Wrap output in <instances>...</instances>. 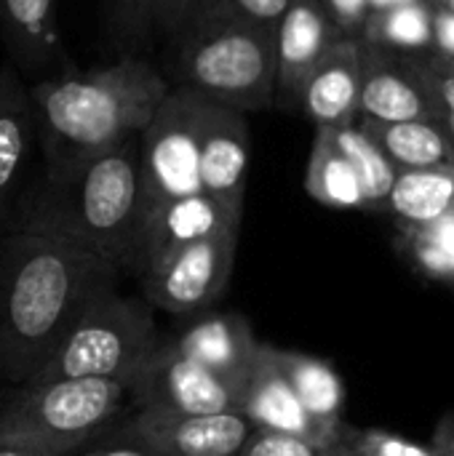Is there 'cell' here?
Here are the masks:
<instances>
[{
    "label": "cell",
    "instance_id": "cell-40",
    "mask_svg": "<svg viewBox=\"0 0 454 456\" xmlns=\"http://www.w3.org/2000/svg\"><path fill=\"white\" fill-rule=\"evenodd\" d=\"M431 5H439V8H444V11L454 13V0H431Z\"/></svg>",
    "mask_w": 454,
    "mask_h": 456
},
{
    "label": "cell",
    "instance_id": "cell-20",
    "mask_svg": "<svg viewBox=\"0 0 454 456\" xmlns=\"http://www.w3.org/2000/svg\"><path fill=\"white\" fill-rule=\"evenodd\" d=\"M356 123L383 150V155L391 160L396 171L454 166V147L439 118L404 120V123H380L369 118H356Z\"/></svg>",
    "mask_w": 454,
    "mask_h": 456
},
{
    "label": "cell",
    "instance_id": "cell-23",
    "mask_svg": "<svg viewBox=\"0 0 454 456\" xmlns=\"http://www.w3.org/2000/svg\"><path fill=\"white\" fill-rule=\"evenodd\" d=\"M361 43L380 48V51L404 53V56L431 53L433 51L431 0H417V3L369 13L361 27Z\"/></svg>",
    "mask_w": 454,
    "mask_h": 456
},
{
    "label": "cell",
    "instance_id": "cell-1",
    "mask_svg": "<svg viewBox=\"0 0 454 456\" xmlns=\"http://www.w3.org/2000/svg\"><path fill=\"white\" fill-rule=\"evenodd\" d=\"M120 267L56 235H0V374L29 382Z\"/></svg>",
    "mask_w": 454,
    "mask_h": 456
},
{
    "label": "cell",
    "instance_id": "cell-36",
    "mask_svg": "<svg viewBox=\"0 0 454 456\" xmlns=\"http://www.w3.org/2000/svg\"><path fill=\"white\" fill-rule=\"evenodd\" d=\"M433 454L436 456H454V422H447L433 444Z\"/></svg>",
    "mask_w": 454,
    "mask_h": 456
},
{
    "label": "cell",
    "instance_id": "cell-25",
    "mask_svg": "<svg viewBox=\"0 0 454 456\" xmlns=\"http://www.w3.org/2000/svg\"><path fill=\"white\" fill-rule=\"evenodd\" d=\"M324 131H329L337 150L353 166L361 192H364V200H367V211H383L385 198H388L399 171L391 166V160L383 155V150L359 128V123H351L343 128H324Z\"/></svg>",
    "mask_w": 454,
    "mask_h": 456
},
{
    "label": "cell",
    "instance_id": "cell-38",
    "mask_svg": "<svg viewBox=\"0 0 454 456\" xmlns=\"http://www.w3.org/2000/svg\"><path fill=\"white\" fill-rule=\"evenodd\" d=\"M0 456H48V454L32 452V449H21V446H11V444H3V441H0Z\"/></svg>",
    "mask_w": 454,
    "mask_h": 456
},
{
    "label": "cell",
    "instance_id": "cell-19",
    "mask_svg": "<svg viewBox=\"0 0 454 456\" xmlns=\"http://www.w3.org/2000/svg\"><path fill=\"white\" fill-rule=\"evenodd\" d=\"M171 345L209 371L244 385L252 358L260 347L252 323L238 313H217L190 323Z\"/></svg>",
    "mask_w": 454,
    "mask_h": 456
},
{
    "label": "cell",
    "instance_id": "cell-35",
    "mask_svg": "<svg viewBox=\"0 0 454 456\" xmlns=\"http://www.w3.org/2000/svg\"><path fill=\"white\" fill-rule=\"evenodd\" d=\"M78 456H155V454H153V452H147L144 446L134 444L131 438L118 436L112 444H102V446H96V449L80 452Z\"/></svg>",
    "mask_w": 454,
    "mask_h": 456
},
{
    "label": "cell",
    "instance_id": "cell-22",
    "mask_svg": "<svg viewBox=\"0 0 454 456\" xmlns=\"http://www.w3.org/2000/svg\"><path fill=\"white\" fill-rule=\"evenodd\" d=\"M276 361H278L284 379L289 382L300 403L313 417L343 419L348 393H345L343 377L337 374L332 363L297 353V350H281V347H276Z\"/></svg>",
    "mask_w": 454,
    "mask_h": 456
},
{
    "label": "cell",
    "instance_id": "cell-8",
    "mask_svg": "<svg viewBox=\"0 0 454 456\" xmlns=\"http://www.w3.org/2000/svg\"><path fill=\"white\" fill-rule=\"evenodd\" d=\"M126 387L139 409L174 414H225L238 411L241 403V385L190 361L171 342H158L131 371Z\"/></svg>",
    "mask_w": 454,
    "mask_h": 456
},
{
    "label": "cell",
    "instance_id": "cell-34",
    "mask_svg": "<svg viewBox=\"0 0 454 456\" xmlns=\"http://www.w3.org/2000/svg\"><path fill=\"white\" fill-rule=\"evenodd\" d=\"M433 51L454 59V13L433 5Z\"/></svg>",
    "mask_w": 454,
    "mask_h": 456
},
{
    "label": "cell",
    "instance_id": "cell-11",
    "mask_svg": "<svg viewBox=\"0 0 454 456\" xmlns=\"http://www.w3.org/2000/svg\"><path fill=\"white\" fill-rule=\"evenodd\" d=\"M238 414L246 417L252 428L294 436L316 446L345 444L351 433V428L343 419L313 417L300 403V398L294 395V390L289 387V382L284 379L278 369L276 347L262 345V342L244 377Z\"/></svg>",
    "mask_w": 454,
    "mask_h": 456
},
{
    "label": "cell",
    "instance_id": "cell-37",
    "mask_svg": "<svg viewBox=\"0 0 454 456\" xmlns=\"http://www.w3.org/2000/svg\"><path fill=\"white\" fill-rule=\"evenodd\" d=\"M428 56V61L433 64V67H439L444 75H450L454 80V59H447V56H442V53H436V51H431V53H425Z\"/></svg>",
    "mask_w": 454,
    "mask_h": 456
},
{
    "label": "cell",
    "instance_id": "cell-12",
    "mask_svg": "<svg viewBox=\"0 0 454 456\" xmlns=\"http://www.w3.org/2000/svg\"><path fill=\"white\" fill-rule=\"evenodd\" d=\"M252 430L238 411L174 414L139 409L123 436L155 456H238Z\"/></svg>",
    "mask_w": 454,
    "mask_h": 456
},
{
    "label": "cell",
    "instance_id": "cell-3",
    "mask_svg": "<svg viewBox=\"0 0 454 456\" xmlns=\"http://www.w3.org/2000/svg\"><path fill=\"white\" fill-rule=\"evenodd\" d=\"M139 227V134L62 176L24 187L5 227L72 240L126 273Z\"/></svg>",
    "mask_w": 454,
    "mask_h": 456
},
{
    "label": "cell",
    "instance_id": "cell-26",
    "mask_svg": "<svg viewBox=\"0 0 454 456\" xmlns=\"http://www.w3.org/2000/svg\"><path fill=\"white\" fill-rule=\"evenodd\" d=\"M399 246L425 278L454 286V214L423 227H399Z\"/></svg>",
    "mask_w": 454,
    "mask_h": 456
},
{
    "label": "cell",
    "instance_id": "cell-6",
    "mask_svg": "<svg viewBox=\"0 0 454 456\" xmlns=\"http://www.w3.org/2000/svg\"><path fill=\"white\" fill-rule=\"evenodd\" d=\"M158 345L153 307L144 299L123 297L118 289L96 297L75 321L70 334L29 382L54 379H118L131 371ZM27 385V382H24Z\"/></svg>",
    "mask_w": 454,
    "mask_h": 456
},
{
    "label": "cell",
    "instance_id": "cell-7",
    "mask_svg": "<svg viewBox=\"0 0 454 456\" xmlns=\"http://www.w3.org/2000/svg\"><path fill=\"white\" fill-rule=\"evenodd\" d=\"M203 96L171 86L139 134V219L161 203L198 195V147L206 112ZM139 230V227H136Z\"/></svg>",
    "mask_w": 454,
    "mask_h": 456
},
{
    "label": "cell",
    "instance_id": "cell-15",
    "mask_svg": "<svg viewBox=\"0 0 454 456\" xmlns=\"http://www.w3.org/2000/svg\"><path fill=\"white\" fill-rule=\"evenodd\" d=\"M359 118H369L380 123L436 118V110L409 56L364 45Z\"/></svg>",
    "mask_w": 454,
    "mask_h": 456
},
{
    "label": "cell",
    "instance_id": "cell-2",
    "mask_svg": "<svg viewBox=\"0 0 454 456\" xmlns=\"http://www.w3.org/2000/svg\"><path fill=\"white\" fill-rule=\"evenodd\" d=\"M171 83L144 56H118L104 67L72 64L29 86L35 147L43 176H62L142 134Z\"/></svg>",
    "mask_w": 454,
    "mask_h": 456
},
{
    "label": "cell",
    "instance_id": "cell-14",
    "mask_svg": "<svg viewBox=\"0 0 454 456\" xmlns=\"http://www.w3.org/2000/svg\"><path fill=\"white\" fill-rule=\"evenodd\" d=\"M249 123L246 115L217 102H206L198 147L201 192L244 208L249 176Z\"/></svg>",
    "mask_w": 454,
    "mask_h": 456
},
{
    "label": "cell",
    "instance_id": "cell-9",
    "mask_svg": "<svg viewBox=\"0 0 454 456\" xmlns=\"http://www.w3.org/2000/svg\"><path fill=\"white\" fill-rule=\"evenodd\" d=\"M238 238L241 230L206 238L144 273L139 278L144 302L171 315H195L209 310L230 283Z\"/></svg>",
    "mask_w": 454,
    "mask_h": 456
},
{
    "label": "cell",
    "instance_id": "cell-30",
    "mask_svg": "<svg viewBox=\"0 0 454 456\" xmlns=\"http://www.w3.org/2000/svg\"><path fill=\"white\" fill-rule=\"evenodd\" d=\"M409 61H412V67H415V72H417V77H420V83H423V88H425V94H428L431 104H433V110H436V118H450V120H454L452 77H450V75H444L439 67H433V64L428 61V56H425V53H420V56H409Z\"/></svg>",
    "mask_w": 454,
    "mask_h": 456
},
{
    "label": "cell",
    "instance_id": "cell-39",
    "mask_svg": "<svg viewBox=\"0 0 454 456\" xmlns=\"http://www.w3.org/2000/svg\"><path fill=\"white\" fill-rule=\"evenodd\" d=\"M407 3H417V0H369V13H375V11H388V8L407 5Z\"/></svg>",
    "mask_w": 454,
    "mask_h": 456
},
{
    "label": "cell",
    "instance_id": "cell-32",
    "mask_svg": "<svg viewBox=\"0 0 454 456\" xmlns=\"http://www.w3.org/2000/svg\"><path fill=\"white\" fill-rule=\"evenodd\" d=\"M249 19L265 24V27H278L281 16L292 5V0H233Z\"/></svg>",
    "mask_w": 454,
    "mask_h": 456
},
{
    "label": "cell",
    "instance_id": "cell-4",
    "mask_svg": "<svg viewBox=\"0 0 454 456\" xmlns=\"http://www.w3.org/2000/svg\"><path fill=\"white\" fill-rule=\"evenodd\" d=\"M174 45V83L238 112L273 107L276 29L233 0H190Z\"/></svg>",
    "mask_w": 454,
    "mask_h": 456
},
{
    "label": "cell",
    "instance_id": "cell-29",
    "mask_svg": "<svg viewBox=\"0 0 454 456\" xmlns=\"http://www.w3.org/2000/svg\"><path fill=\"white\" fill-rule=\"evenodd\" d=\"M345 444L351 449V456H436L433 446H420L396 433L377 430V428L372 430L351 428Z\"/></svg>",
    "mask_w": 454,
    "mask_h": 456
},
{
    "label": "cell",
    "instance_id": "cell-24",
    "mask_svg": "<svg viewBox=\"0 0 454 456\" xmlns=\"http://www.w3.org/2000/svg\"><path fill=\"white\" fill-rule=\"evenodd\" d=\"M305 190L313 200L329 208H359L367 211V200L353 166L332 142L329 131L318 128L308 160Z\"/></svg>",
    "mask_w": 454,
    "mask_h": 456
},
{
    "label": "cell",
    "instance_id": "cell-10",
    "mask_svg": "<svg viewBox=\"0 0 454 456\" xmlns=\"http://www.w3.org/2000/svg\"><path fill=\"white\" fill-rule=\"evenodd\" d=\"M241 216L244 208L227 206L206 192L161 203L139 219L126 273L142 278L174 254L206 238L241 230Z\"/></svg>",
    "mask_w": 454,
    "mask_h": 456
},
{
    "label": "cell",
    "instance_id": "cell-5",
    "mask_svg": "<svg viewBox=\"0 0 454 456\" xmlns=\"http://www.w3.org/2000/svg\"><path fill=\"white\" fill-rule=\"evenodd\" d=\"M128 398L118 379L27 382L0 409V441L48 456H70L110 422Z\"/></svg>",
    "mask_w": 454,
    "mask_h": 456
},
{
    "label": "cell",
    "instance_id": "cell-27",
    "mask_svg": "<svg viewBox=\"0 0 454 456\" xmlns=\"http://www.w3.org/2000/svg\"><path fill=\"white\" fill-rule=\"evenodd\" d=\"M155 32V0H104V43L112 59L142 56Z\"/></svg>",
    "mask_w": 454,
    "mask_h": 456
},
{
    "label": "cell",
    "instance_id": "cell-33",
    "mask_svg": "<svg viewBox=\"0 0 454 456\" xmlns=\"http://www.w3.org/2000/svg\"><path fill=\"white\" fill-rule=\"evenodd\" d=\"M187 5L190 0H155V29H161L166 40H171V35L182 24Z\"/></svg>",
    "mask_w": 454,
    "mask_h": 456
},
{
    "label": "cell",
    "instance_id": "cell-13",
    "mask_svg": "<svg viewBox=\"0 0 454 456\" xmlns=\"http://www.w3.org/2000/svg\"><path fill=\"white\" fill-rule=\"evenodd\" d=\"M340 37L343 35L337 32L318 0H292L276 27L273 107H300V94L308 75Z\"/></svg>",
    "mask_w": 454,
    "mask_h": 456
},
{
    "label": "cell",
    "instance_id": "cell-17",
    "mask_svg": "<svg viewBox=\"0 0 454 456\" xmlns=\"http://www.w3.org/2000/svg\"><path fill=\"white\" fill-rule=\"evenodd\" d=\"M35 150L29 86L5 59L0 64V235L24 192V176Z\"/></svg>",
    "mask_w": 454,
    "mask_h": 456
},
{
    "label": "cell",
    "instance_id": "cell-18",
    "mask_svg": "<svg viewBox=\"0 0 454 456\" xmlns=\"http://www.w3.org/2000/svg\"><path fill=\"white\" fill-rule=\"evenodd\" d=\"M361 37H340L308 75L300 107L318 128H343L359 118L361 91Z\"/></svg>",
    "mask_w": 454,
    "mask_h": 456
},
{
    "label": "cell",
    "instance_id": "cell-16",
    "mask_svg": "<svg viewBox=\"0 0 454 456\" xmlns=\"http://www.w3.org/2000/svg\"><path fill=\"white\" fill-rule=\"evenodd\" d=\"M0 43L32 83L70 67L54 0H0Z\"/></svg>",
    "mask_w": 454,
    "mask_h": 456
},
{
    "label": "cell",
    "instance_id": "cell-31",
    "mask_svg": "<svg viewBox=\"0 0 454 456\" xmlns=\"http://www.w3.org/2000/svg\"><path fill=\"white\" fill-rule=\"evenodd\" d=\"M343 37H361V27L369 16V0H318Z\"/></svg>",
    "mask_w": 454,
    "mask_h": 456
},
{
    "label": "cell",
    "instance_id": "cell-21",
    "mask_svg": "<svg viewBox=\"0 0 454 456\" xmlns=\"http://www.w3.org/2000/svg\"><path fill=\"white\" fill-rule=\"evenodd\" d=\"M399 227H423L454 214V166L399 171L383 206Z\"/></svg>",
    "mask_w": 454,
    "mask_h": 456
},
{
    "label": "cell",
    "instance_id": "cell-28",
    "mask_svg": "<svg viewBox=\"0 0 454 456\" xmlns=\"http://www.w3.org/2000/svg\"><path fill=\"white\" fill-rule=\"evenodd\" d=\"M238 456H351V449H348V444L316 446V444H308L294 436L254 428Z\"/></svg>",
    "mask_w": 454,
    "mask_h": 456
}]
</instances>
